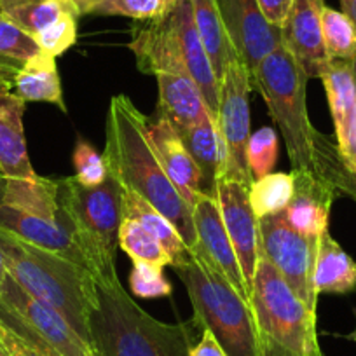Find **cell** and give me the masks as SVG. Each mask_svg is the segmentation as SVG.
Wrapping results in <instances>:
<instances>
[{"label": "cell", "instance_id": "d590c367", "mask_svg": "<svg viewBox=\"0 0 356 356\" xmlns=\"http://www.w3.org/2000/svg\"><path fill=\"white\" fill-rule=\"evenodd\" d=\"M164 267L157 264L133 260L131 273H129V286L131 292L140 299H157L168 297L173 292L170 280L164 276Z\"/></svg>", "mask_w": 356, "mask_h": 356}, {"label": "cell", "instance_id": "ac0fdd59", "mask_svg": "<svg viewBox=\"0 0 356 356\" xmlns=\"http://www.w3.org/2000/svg\"><path fill=\"white\" fill-rule=\"evenodd\" d=\"M149 140L170 182L189 208H193L197 197L204 194L203 177L200 166L184 145L177 128L159 114V118L152 122L149 121Z\"/></svg>", "mask_w": 356, "mask_h": 356}, {"label": "cell", "instance_id": "ab89813d", "mask_svg": "<svg viewBox=\"0 0 356 356\" xmlns=\"http://www.w3.org/2000/svg\"><path fill=\"white\" fill-rule=\"evenodd\" d=\"M189 356H227V353L218 344V341L210 330H203L200 342H196L191 348Z\"/></svg>", "mask_w": 356, "mask_h": 356}, {"label": "cell", "instance_id": "74e56055", "mask_svg": "<svg viewBox=\"0 0 356 356\" xmlns=\"http://www.w3.org/2000/svg\"><path fill=\"white\" fill-rule=\"evenodd\" d=\"M77 19L79 16L75 15H63L58 22L40 32L35 40L42 47V51L56 58L70 49L77 40Z\"/></svg>", "mask_w": 356, "mask_h": 356}, {"label": "cell", "instance_id": "603a6c76", "mask_svg": "<svg viewBox=\"0 0 356 356\" xmlns=\"http://www.w3.org/2000/svg\"><path fill=\"white\" fill-rule=\"evenodd\" d=\"M313 286L316 296H342L356 289V262L328 234V231L318 238Z\"/></svg>", "mask_w": 356, "mask_h": 356}, {"label": "cell", "instance_id": "6da1fadb", "mask_svg": "<svg viewBox=\"0 0 356 356\" xmlns=\"http://www.w3.org/2000/svg\"><path fill=\"white\" fill-rule=\"evenodd\" d=\"M253 89L266 100L273 121L282 131L293 170H307L337 184L342 193L353 194L356 180L348 173L321 133L311 124L306 104L307 75L285 46L264 58L252 72Z\"/></svg>", "mask_w": 356, "mask_h": 356}, {"label": "cell", "instance_id": "7c38bea8", "mask_svg": "<svg viewBox=\"0 0 356 356\" xmlns=\"http://www.w3.org/2000/svg\"><path fill=\"white\" fill-rule=\"evenodd\" d=\"M0 299L63 356H98L56 309L25 292L9 275L0 286Z\"/></svg>", "mask_w": 356, "mask_h": 356}, {"label": "cell", "instance_id": "277c9868", "mask_svg": "<svg viewBox=\"0 0 356 356\" xmlns=\"http://www.w3.org/2000/svg\"><path fill=\"white\" fill-rule=\"evenodd\" d=\"M89 334L98 356H189L194 346L191 323H164L150 316L119 278L97 282Z\"/></svg>", "mask_w": 356, "mask_h": 356}, {"label": "cell", "instance_id": "d4e9b609", "mask_svg": "<svg viewBox=\"0 0 356 356\" xmlns=\"http://www.w3.org/2000/svg\"><path fill=\"white\" fill-rule=\"evenodd\" d=\"M13 93L23 102H47L61 112H67L61 91L60 74L56 68V58L42 51L29 61L16 74L13 81Z\"/></svg>", "mask_w": 356, "mask_h": 356}, {"label": "cell", "instance_id": "2e32d148", "mask_svg": "<svg viewBox=\"0 0 356 356\" xmlns=\"http://www.w3.org/2000/svg\"><path fill=\"white\" fill-rule=\"evenodd\" d=\"M292 173L296 184L293 196L282 215L293 231L318 239L328 231L332 203L342 189L328 178L307 170H292Z\"/></svg>", "mask_w": 356, "mask_h": 356}, {"label": "cell", "instance_id": "7bdbcfd3", "mask_svg": "<svg viewBox=\"0 0 356 356\" xmlns=\"http://www.w3.org/2000/svg\"><path fill=\"white\" fill-rule=\"evenodd\" d=\"M8 89L13 91V82L6 81V79H0V93H2V91H8Z\"/></svg>", "mask_w": 356, "mask_h": 356}, {"label": "cell", "instance_id": "1f68e13d", "mask_svg": "<svg viewBox=\"0 0 356 356\" xmlns=\"http://www.w3.org/2000/svg\"><path fill=\"white\" fill-rule=\"evenodd\" d=\"M119 248L131 257V260L157 264L161 267L171 266V259L159 243V239L135 218L124 217L119 229Z\"/></svg>", "mask_w": 356, "mask_h": 356}, {"label": "cell", "instance_id": "f1b7e54d", "mask_svg": "<svg viewBox=\"0 0 356 356\" xmlns=\"http://www.w3.org/2000/svg\"><path fill=\"white\" fill-rule=\"evenodd\" d=\"M40 53L42 47L35 37L0 15V79L13 82L16 74Z\"/></svg>", "mask_w": 356, "mask_h": 356}, {"label": "cell", "instance_id": "ee69618b", "mask_svg": "<svg viewBox=\"0 0 356 356\" xmlns=\"http://www.w3.org/2000/svg\"><path fill=\"white\" fill-rule=\"evenodd\" d=\"M0 356H13V353L9 351L8 346H6L2 341H0Z\"/></svg>", "mask_w": 356, "mask_h": 356}, {"label": "cell", "instance_id": "8fae6325", "mask_svg": "<svg viewBox=\"0 0 356 356\" xmlns=\"http://www.w3.org/2000/svg\"><path fill=\"white\" fill-rule=\"evenodd\" d=\"M238 60L252 74L266 56L283 46L282 26L267 22L257 0H217Z\"/></svg>", "mask_w": 356, "mask_h": 356}, {"label": "cell", "instance_id": "52a82bcc", "mask_svg": "<svg viewBox=\"0 0 356 356\" xmlns=\"http://www.w3.org/2000/svg\"><path fill=\"white\" fill-rule=\"evenodd\" d=\"M175 271L189 293L197 328L210 330L227 356H260L252 307L227 280L196 259Z\"/></svg>", "mask_w": 356, "mask_h": 356}, {"label": "cell", "instance_id": "d6986e66", "mask_svg": "<svg viewBox=\"0 0 356 356\" xmlns=\"http://www.w3.org/2000/svg\"><path fill=\"white\" fill-rule=\"evenodd\" d=\"M0 229L18 236L23 241L32 243L39 248L65 257V259L86 267L89 271L88 262H86L81 248L75 243L74 232H72L63 210H61V217L53 220V218L26 213V211L16 210V208L0 203Z\"/></svg>", "mask_w": 356, "mask_h": 356}, {"label": "cell", "instance_id": "9c48e42d", "mask_svg": "<svg viewBox=\"0 0 356 356\" xmlns=\"http://www.w3.org/2000/svg\"><path fill=\"white\" fill-rule=\"evenodd\" d=\"M253 79L248 68L236 60L229 65L220 81L217 126L227 152V170L224 180H234L250 187L252 171L246 161V145L250 138V93Z\"/></svg>", "mask_w": 356, "mask_h": 356}, {"label": "cell", "instance_id": "5bb4252c", "mask_svg": "<svg viewBox=\"0 0 356 356\" xmlns=\"http://www.w3.org/2000/svg\"><path fill=\"white\" fill-rule=\"evenodd\" d=\"M342 164L356 180V79L353 61L332 60L321 75Z\"/></svg>", "mask_w": 356, "mask_h": 356}, {"label": "cell", "instance_id": "cb8c5ba5", "mask_svg": "<svg viewBox=\"0 0 356 356\" xmlns=\"http://www.w3.org/2000/svg\"><path fill=\"white\" fill-rule=\"evenodd\" d=\"M0 203L53 220L61 217L58 180L51 178H4L0 184Z\"/></svg>", "mask_w": 356, "mask_h": 356}, {"label": "cell", "instance_id": "83f0119b", "mask_svg": "<svg viewBox=\"0 0 356 356\" xmlns=\"http://www.w3.org/2000/svg\"><path fill=\"white\" fill-rule=\"evenodd\" d=\"M0 15L37 37L63 15L81 18V9L75 0H0Z\"/></svg>", "mask_w": 356, "mask_h": 356}, {"label": "cell", "instance_id": "30bf717a", "mask_svg": "<svg viewBox=\"0 0 356 356\" xmlns=\"http://www.w3.org/2000/svg\"><path fill=\"white\" fill-rule=\"evenodd\" d=\"M193 211L194 229H196V246L191 255L207 266L210 271L217 273L218 276L227 280L232 289L250 304L252 290L243 276L241 266L236 257L232 243L225 231L224 220H222L220 208L217 200L201 194L196 203L191 208Z\"/></svg>", "mask_w": 356, "mask_h": 356}, {"label": "cell", "instance_id": "44dd1931", "mask_svg": "<svg viewBox=\"0 0 356 356\" xmlns=\"http://www.w3.org/2000/svg\"><path fill=\"white\" fill-rule=\"evenodd\" d=\"M25 102L11 89L0 93V170L4 178H37L26 150Z\"/></svg>", "mask_w": 356, "mask_h": 356}, {"label": "cell", "instance_id": "60d3db41", "mask_svg": "<svg viewBox=\"0 0 356 356\" xmlns=\"http://www.w3.org/2000/svg\"><path fill=\"white\" fill-rule=\"evenodd\" d=\"M341 6L342 13H346L353 22V25L356 26V0H341Z\"/></svg>", "mask_w": 356, "mask_h": 356}, {"label": "cell", "instance_id": "f35d334b", "mask_svg": "<svg viewBox=\"0 0 356 356\" xmlns=\"http://www.w3.org/2000/svg\"><path fill=\"white\" fill-rule=\"evenodd\" d=\"M257 4L267 18V22L276 26H282L289 16L293 0H257Z\"/></svg>", "mask_w": 356, "mask_h": 356}, {"label": "cell", "instance_id": "bcb514c9", "mask_svg": "<svg viewBox=\"0 0 356 356\" xmlns=\"http://www.w3.org/2000/svg\"><path fill=\"white\" fill-rule=\"evenodd\" d=\"M2 180H4V173H2V170H0V184H2Z\"/></svg>", "mask_w": 356, "mask_h": 356}, {"label": "cell", "instance_id": "9a60e30c", "mask_svg": "<svg viewBox=\"0 0 356 356\" xmlns=\"http://www.w3.org/2000/svg\"><path fill=\"white\" fill-rule=\"evenodd\" d=\"M323 0H293L289 16L282 25L283 46L307 79L321 77L330 65L321 29Z\"/></svg>", "mask_w": 356, "mask_h": 356}, {"label": "cell", "instance_id": "8992f818", "mask_svg": "<svg viewBox=\"0 0 356 356\" xmlns=\"http://www.w3.org/2000/svg\"><path fill=\"white\" fill-rule=\"evenodd\" d=\"M58 201L95 280L119 278L115 253L124 218L121 184L111 175L97 187H84L75 177L60 178Z\"/></svg>", "mask_w": 356, "mask_h": 356}, {"label": "cell", "instance_id": "5b68a950", "mask_svg": "<svg viewBox=\"0 0 356 356\" xmlns=\"http://www.w3.org/2000/svg\"><path fill=\"white\" fill-rule=\"evenodd\" d=\"M250 307L260 356H323L318 344L316 311L293 293L262 255L253 275Z\"/></svg>", "mask_w": 356, "mask_h": 356}, {"label": "cell", "instance_id": "4dcf8cb0", "mask_svg": "<svg viewBox=\"0 0 356 356\" xmlns=\"http://www.w3.org/2000/svg\"><path fill=\"white\" fill-rule=\"evenodd\" d=\"M293 173H269L257 178L248 187V200L257 218L285 211L293 196Z\"/></svg>", "mask_w": 356, "mask_h": 356}, {"label": "cell", "instance_id": "4316f807", "mask_svg": "<svg viewBox=\"0 0 356 356\" xmlns=\"http://www.w3.org/2000/svg\"><path fill=\"white\" fill-rule=\"evenodd\" d=\"M122 210H124V217L135 218L140 224L145 225L163 245L166 253L171 259V267L186 266L187 262L193 260L189 248L186 246L184 239L180 238L175 225L164 217L163 213L156 210L152 204L147 203L145 200L138 196V194L131 193V191L122 189Z\"/></svg>", "mask_w": 356, "mask_h": 356}, {"label": "cell", "instance_id": "3957f363", "mask_svg": "<svg viewBox=\"0 0 356 356\" xmlns=\"http://www.w3.org/2000/svg\"><path fill=\"white\" fill-rule=\"evenodd\" d=\"M8 275L25 292L56 309L93 348L89 316L97 304V280L86 267L0 229ZM95 349V348H93Z\"/></svg>", "mask_w": 356, "mask_h": 356}, {"label": "cell", "instance_id": "8d00e7d4", "mask_svg": "<svg viewBox=\"0 0 356 356\" xmlns=\"http://www.w3.org/2000/svg\"><path fill=\"white\" fill-rule=\"evenodd\" d=\"M74 168L77 182L84 187L102 186L108 178V168L104 154H98L95 147L84 138H79L74 149Z\"/></svg>", "mask_w": 356, "mask_h": 356}, {"label": "cell", "instance_id": "4fadbf2b", "mask_svg": "<svg viewBox=\"0 0 356 356\" xmlns=\"http://www.w3.org/2000/svg\"><path fill=\"white\" fill-rule=\"evenodd\" d=\"M217 203L225 231L241 266L243 276L252 290L253 275L260 257V245L259 218L250 204L248 187L234 180H220L217 189Z\"/></svg>", "mask_w": 356, "mask_h": 356}, {"label": "cell", "instance_id": "e0dca14e", "mask_svg": "<svg viewBox=\"0 0 356 356\" xmlns=\"http://www.w3.org/2000/svg\"><path fill=\"white\" fill-rule=\"evenodd\" d=\"M168 23H170V29L177 40L178 51L186 63L187 72L194 79L197 88L201 89L211 118L217 119L218 102H220V81L211 67L210 58H208L200 33H197L193 0H177L175 8L168 15Z\"/></svg>", "mask_w": 356, "mask_h": 356}, {"label": "cell", "instance_id": "b9f144b4", "mask_svg": "<svg viewBox=\"0 0 356 356\" xmlns=\"http://www.w3.org/2000/svg\"><path fill=\"white\" fill-rule=\"evenodd\" d=\"M8 278V267H6V260H4V253L0 250V286L4 283V280Z\"/></svg>", "mask_w": 356, "mask_h": 356}, {"label": "cell", "instance_id": "e575fe53", "mask_svg": "<svg viewBox=\"0 0 356 356\" xmlns=\"http://www.w3.org/2000/svg\"><path fill=\"white\" fill-rule=\"evenodd\" d=\"M278 159V136L273 128H262L250 135L246 145V161L253 180L271 173Z\"/></svg>", "mask_w": 356, "mask_h": 356}, {"label": "cell", "instance_id": "836d02e7", "mask_svg": "<svg viewBox=\"0 0 356 356\" xmlns=\"http://www.w3.org/2000/svg\"><path fill=\"white\" fill-rule=\"evenodd\" d=\"M177 0H89L84 15L126 16L136 22L164 18L175 8Z\"/></svg>", "mask_w": 356, "mask_h": 356}, {"label": "cell", "instance_id": "7a4b0ae2", "mask_svg": "<svg viewBox=\"0 0 356 356\" xmlns=\"http://www.w3.org/2000/svg\"><path fill=\"white\" fill-rule=\"evenodd\" d=\"M104 159L108 175L122 189L138 194L163 213L193 252L197 241L193 211L170 182L150 145L149 119L126 95H115L108 105Z\"/></svg>", "mask_w": 356, "mask_h": 356}, {"label": "cell", "instance_id": "ffe728a7", "mask_svg": "<svg viewBox=\"0 0 356 356\" xmlns=\"http://www.w3.org/2000/svg\"><path fill=\"white\" fill-rule=\"evenodd\" d=\"M156 79L159 88V114L175 128H191L211 118L201 89L187 72H161Z\"/></svg>", "mask_w": 356, "mask_h": 356}, {"label": "cell", "instance_id": "484cf974", "mask_svg": "<svg viewBox=\"0 0 356 356\" xmlns=\"http://www.w3.org/2000/svg\"><path fill=\"white\" fill-rule=\"evenodd\" d=\"M193 9L201 42H203L218 81H222L229 65L238 60V54L229 39L224 19L218 11L217 0H193Z\"/></svg>", "mask_w": 356, "mask_h": 356}, {"label": "cell", "instance_id": "f6af8a7d", "mask_svg": "<svg viewBox=\"0 0 356 356\" xmlns=\"http://www.w3.org/2000/svg\"><path fill=\"white\" fill-rule=\"evenodd\" d=\"M353 70H355V79H356V60L353 61Z\"/></svg>", "mask_w": 356, "mask_h": 356}, {"label": "cell", "instance_id": "d6a6232c", "mask_svg": "<svg viewBox=\"0 0 356 356\" xmlns=\"http://www.w3.org/2000/svg\"><path fill=\"white\" fill-rule=\"evenodd\" d=\"M321 29L330 60H356V26L346 13L325 6L321 11Z\"/></svg>", "mask_w": 356, "mask_h": 356}, {"label": "cell", "instance_id": "ba28073f", "mask_svg": "<svg viewBox=\"0 0 356 356\" xmlns=\"http://www.w3.org/2000/svg\"><path fill=\"white\" fill-rule=\"evenodd\" d=\"M260 255L280 271L302 302L316 311L318 296L313 286L318 239L293 231L282 213L259 218Z\"/></svg>", "mask_w": 356, "mask_h": 356}, {"label": "cell", "instance_id": "7dc6e473", "mask_svg": "<svg viewBox=\"0 0 356 356\" xmlns=\"http://www.w3.org/2000/svg\"><path fill=\"white\" fill-rule=\"evenodd\" d=\"M0 341H2V332H0Z\"/></svg>", "mask_w": 356, "mask_h": 356}, {"label": "cell", "instance_id": "7402d4cb", "mask_svg": "<svg viewBox=\"0 0 356 356\" xmlns=\"http://www.w3.org/2000/svg\"><path fill=\"white\" fill-rule=\"evenodd\" d=\"M177 131L186 149L200 166L203 177V193L217 200L218 184L225 178V170H227V152L217 121L208 118L200 124Z\"/></svg>", "mask_w": 356, "mask_h": 356}, {"label": "cell", "instance_id": "f546056e", "mask_svg": "<svg viewBox=\"0 0 356 356\" xmlns=\"http://www.w3.org/2000/svg\"><path fill=\"white\" fill-rule=\"evenodd\" d=\"M0 332H2V342L8 346L13 356H63L49 342L44 341L2 299H0Z\"/></svg>", "mask_w": 356, "mask_h": 356}]
</instances>
